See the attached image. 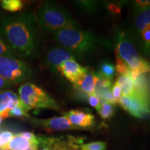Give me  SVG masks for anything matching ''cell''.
I'll use <instances>...</instances> for the list:
<instances>
[{
    "mask_svg": "<svg viewBox=\"0 0 150 150\" xmlns=\"http://www.w3.org/2000/svg\"><path fill=\"white\" fill-rule=\"evenodd\" d=\"M88 100L89 104L91 105V106L96 108L97 110H99V108L101 106V103L100 99H99V97L97 96L96 94L93 93L88 95Z\"/></svg>",
    "mask_w": 150,
    "mask_h": 150,
    "instance_id": "obj_28",
    "label": "cell"
},
{
    "mask_svg": "<svg viewBox=\"0 0 150 150\" xmlns=\"http://www.w3.org/2000/svg\"><path fill=\"white\" fill-rule=\"evenodd\" d=\"M18 95L22 102L31 108L59 109L55 100L47 92L30 82H26L19 88Z\"/></svg>",
    "mask_w": 150,
    "mask_h": 150,
    "instance_id": "obj_4",
    "label": "cell"
},
{
    "mask_svg": "<svg viewBox=\"0 0 150 150\" xmlns=\"http://www.w3.org/2000/svg\"><path fill=\"white\" fill-rule=\"evenodd\" d=\"M18 136L23 137V138H26V139L29 140V141H31L33 143H35L38 145V138L34 134L31 132H29V131H24V132H21L17 134Z\"/></svg>",
    "mask_w": 150,
    "mask_h": 150,
    "instance_id": "obj_29",
    "label": "cell"
},
{
    "mask_svg": "<svg viewBox=\"0 0 150 150\" xmlns=\"http://www.w3.org/2000/svg\"><path fill=\"white\" fill-rule=\"evenodd\" d=\"M116 82L122 90V96L129 97L134 94V84L132 79L127 75H119Z\"/></svg>",
    "mask_w": 150,
    "mask_h": 150,
    "instance_id": "obj_16",
    "label": "cell"
},
{
    "mask_svg": "<svg viewBox=\"0 0 150 150\" xmlns=\"http://www.w3.org/2000/svg\"><path fill=\"white\" fill-rule=\"evenodd\" d=\"M140 38L143 42V50L147 54H150V26L140 32Z\"/></svg>",
    "mask_w": 150,
    "mask_h": 150,
    "instance_id": "obj_23",
    "label": "cell"
},
{
    "mask_svg": "<svg viewBox=\"0 0 150 150\" xmlns=\"http://www.w3.org/2000/svg\"><path fill=\"white\" fill-rule=\"evenodd\" d=\"M137 5L136 8H144L146 7L150 6V1L147 0H140V1H136Z\"/></svg>",
    "mask_w": 150,
    "mask_h": 150,
    "instance_id": "obj_32",
    "label": "cell"
},
{
    "mask_svg": "<svg viewBox=\"0 0 150 150\" xmlns=\"http://www.w3.org/2000/svg\"><path fill=\"white\" fill-rule=\"evenodd\" d=\"M97 79H98V74L88 70L83 77L74 83V86L80 91L86 93L88 94V95H91L95 93V85Z\"/></svg>",
    "mask_w": 150,
    "mask_h": 150,
    "instance_id": "obj_13",
    "label": "cell"
},
{
    "mask_svg": "<svg viewBox=\"0 0 150 150\" xmlns=\"http://www.w3.org/2000/svg\"><path fill=\"white\" fill-rule=\"evenodd\" d=\"M31 122L36 126L42 127L47 131H59L76 129L73 126L66 115L54 117L48 119L31 120Z\"/></svg>",
    "mask_w": 150,
    "mask_h": 150,
    "instance_id": "obj_8",
    "label": "cell"
},
{
    "mask_svg": "<svg viewBox=\"0 0 150 150\" xmlns=\"http://www.w3.org/2000/svg\"><path fill=\"white\" fill-rule=\"evenodd\" d=\"M15 107H22L28 110L32 109L24 104L19 95L13 91H0V115Z\"/></svg>",
    "mask_w": 150,
    "mask_h": 150,
    "instance_id": "obj_10",
    "label": "cell"
},
{
    "mask_svg": "<svg viewBox=\"0 0 150 150\" xmlns=\"http://www.w3.org/2000/svg\"><path fill=\"white\" fill-rule=\"evenodd\" d=\"M115 70L119 75H127L130 77L131 70L127 65V63L120 57L119 55L115 52Z\"/></svg>",
    "mask_w": 150,
    "mask_h": 150,
    "instance_id": "obj_21",
    "label": "cell"
},
{
    "mask_svg": "<svg viewBox=\"0 0 150 150\" xmlns=\"http://www.w3.org/2000/svg\"><path fill=\"white\" fill-rule=\"evenodd\" d=\"M118 104L134 117H143L150 113L149 101L140 98L134 94L129 97L122 96L118 101Z\"/></svg>",
    "mask_w": 150,
    "mask_h": 150,
    "instance_id": "obj_7",
    "label": "cell"
},
{
    "mask_svg": "<svg viewBox=\"0 0 150 150\" xmlns=\"http://www.w3.org/2000/svg\"><path fill=\"white\" fill-rule=\"evenodd\" d=\"M67 150H71V149H67Z\"/></svg>",
    "mask_w": 150,
    "mask_h": 150,
    "instance_id": "obj_37",
    "label": "cell"
},
{
    "mask_svg": "<svg viewBox=\"0 0 150 150\" xmlns=\"http://www.w3.org/2000/svg\"><path fill=\"white\" fill-rule=\"evenodd\" d=\"M112 87V81L105 79L102 76H99L98 74V79H97L96 85H95V91H102L104 89H110Z\"/></svg>",
    "mask_w": 150,
    "mask_h": 150,
    "instance_id": "obj_25",
    "label": "cell"
},
{
    "mask_svg": "<svg viewBox=\"0 0 150 150\" xmlns=\"http://www.w3.org/2000/svg\"><path fill=\"white\" fill-rule=\"evenodd\" d=\"M4 10L9 12H18L24 7V3L21 0H3L0 4Z\"/></svg>",
    "mask_w": 150,
    "mask_h": 150,
    "instance_id": "obj_18",
    "label": "cell"
},
{
    "mask_svg": "<svg viewBox=\"0 0 150 150\" xmlns=\"http://www.w3.org/2000/svg\"><path fill=\"white\" fill-rule=\"evenodd\" d=\"M115 69L114 65L108 62H104L101 64L100 70H99V75L107 79L112 80V77L115 75Z\"/></svg>",
    "mask_w": 150,
    "mask_h": 150,
    "instance_id": "obj_19",
    "label": "cell"
},
{
    "mask_svg": "<svg viewBox=\"0 0 150 150\" xmlns=\"http://www.w3.org/2000/svg\"><path fill=\"white\" fill-rule=\"evenodd\" d=\"M108 9L109 11H111V12L114 13H117V14H119L121 13V10L120 8L118 7V6L115 5V4H109L108 6Z\"/></svg>",
    "mask_w": 150,
    "mask_h": 150,
    "instance_id": "obj_33",
    "label": "cell"
},
{
    "mask_svg": "<svg viewBox=\"0 0 150 150\" xmlns=\"http://www.w3.org/2000/svg\"><path fill=\"white\" fill-rule=\"evenodd\" d=\"M106 147L105 142L98 141L83 145L81 147V150H105Z\"/></svg>",
    "mask_w": 150,
    "mask_h": 150,
    "instance_id": "obj_27",
    "label": "cell"
},
{
    "mask_svg": "<svg viewBox=\"0 0 150 150\" xmlns=\"http://www.w3.org/2000/svg\"><path fill=\"white\" fill-rule=\"evenodd\" d=\"M110 90H111L112 94V95H113V97H115L116 99L119 100L120 98L122 97V90L119 84L115 81V83L113 84V86H112Z\"/></svg>",
    "mask_w": 150,
    "mask_h": 150,
    "instance_id": "obj_30",
    "label": "cell"
},
{
    "mask_svg": "<svg viewBox=\"0 0 150 150\" xmlns=\"http://www.w3.org/2000/svg\"><path fill=\"white\" fill-rule=\"evenodd\" d=\"M0 56H8L12 58H17L18 56L12 48L1 38H0Z\"/></svg>",
    "mask_w": 150,
    "mask_h": 150,
    "instance_id": "obj_22",
    "label": "cell"
},
{
    "mask_svg": "<svg viewBox=\"0 0 150 150\" xmlns=\"http://www.w3.org/2000/svg\"><path fill=\"white\" fill-rule=\"evenodd\" d=\"M149 67H150V64H149Z\"/></svg>",
    "mask_w": 150,
    "mask_h": 150,
    "instance_id": "obj_38",
    "label": "cell"
},
{
    "mask_svg": "<svg viewBox=\"0 0 150 150\" xmlns=\"http://www.w3.org/2000/svg\"><path fill=\"white\" fill-rule=\"evenodd\" d=\"M35 15L38 25L45 33H53L67 27H79L66 9L51 1L43 2Z\"/></svg>",
    "mask_w": 150,
    "mask_h": 150,
    "instance_id": "obj_3",
    "label": "cell"
},
{
    "mask_svg": "<svg viewBox=\"0 0 150 150\" xmlns=\"http://www.w3.org/2000/svg\"><path fill=\"white\" fill-rule=\"evenodd\" d=\"M53 37L63 49L73 56H81L91 53L96 47L98 40L91 31H83L79 27H67L52 33Z\"/></svg>",
    "mask_w": 150,
    "mask_h": 150,
    "instance_id": "obj_2",
    "label": "cell"
},
{
    "mask_svg": "<svg viewBox=\"0 0 150 150\" xmlns=\"http://www.w3.org/2000/svg\"><path fill=\"white\" fill-rule=\"evenodd\" d=\"M14 134L8 130L0 131V149H4L11 139L14 137Z\"/></svg>",
    "mask_w": 150,
    "mask_h": 150,
    "instance_id": "obj_24",
    "label": "cell"
},
{
    "mask_svg": "<svg viewBox=\"0 0 150 150\" xmlns=\"http://www.w3.org/2000/svg\"><path fill=\"white\" fill-rule=\"evenodd\" d=\"M115 52L127 63L131 70H137L140 72V67L144 59L140 57L134 45L125 32L117 35Z\"/></svg>",
    "mask_w": 150,
    "mask_h": 150,
    "instance_id": "obj_6",
    "label": "cell"
},
{
    "mask_svg": "<svg viewBox=\"0 0 150 150\" xmlns=\"http://www.w3.org/2000/svg\"><path fill=\"white\" fill-rule=\"evenodd\" d=\"M74 59V56L70 52L63 48L54 47L50 49L47 54V63L52 67V69H56L61 64L69 60Z\"/></svg>",
    "mask_w": 150,
    "mask_h": 150,
    "instance_id": "obj_12",
    "label": "cell"
},
{
    "mask_svg": "<svg viewBox=\"0 0 150 150\" xmlns=\"http://www.w3.org/2000/svg\"><path fill=\"white\" fill-rule=\"evenodd\" d=\"M33 142L23 137L15 135L8 144L4 147V150H26Z\"/></svg>",
    "mask_w": 150,
    "mask_h": 150,
    "instance_id": "obj_17",
    "label": "cell"
},
{
    "mask_svg": "<svg viewBox=\"0 0 150 150\" xmlns=\"http://www.w3.org/2000/svg\"><path fill=\"white\" fill-rule=\"evenodd\" d=\"M28 110L26 108L22 107H15L12 109L9 110L8 112V117H29V114H28Z\"/></svg>",
    "mask_w": 150,
    "mask_h": 150,
    "instance_id": "obj_26",
    "label": "cell"
},
{
    "mask_svg": "<svg viewBox=\"0 0 150 150\" xmlns=\"http://www.w3.org/2000/svg\"><path fill=\"white\" fill-rule=\"evenodd\" d=\"M0 150H4V149H0Z\"/></svg>",
    "mask_w": 150,
    "mask_h": 150,
    "instance_id": "obj_36",
    "label": "cell"
},
{
    "mask_svg": "<svg viewBox=\"0 0 150 150\" xmlns=\"http://www.w3.org/2000/svg\"><path fill=\"white\" fill-rule=\"evenodd\" d=\"M0 4H1V1H0Z\"/></svg>",
    "mask_w": 150,
    "mask_h": 150,
    "instance_id": "obj_39",
    "label": "cell"
},
{
    "mask_svg": "<svg viewBox=\"0 0 150 150\" xmlns=\"http://www.w3.org/2000/svg\"><path fill=\"white\" fill-rule=\"evenodd\" d=\"M134 95L149 102L150 86L146 75L140 74L134 81Z\"/></svg>",
    "mask_w": 150,
    "mask_h": 150,
    "instance_id": "obj_14",
    "label": "cell"
},
{
    "mask_svg": "<svg viewBox=\"0 0 150 150\" xmlns=\"http://www.w3.org/2000/svg\"><path fill=\"white\" fill-rule=\"evenodd\" d=\"M99 115L103 119H109L114 114L115 108L113 105L108 102H103L99 110H97Z\"/></svg>",
    "mask_w": 150,
    "mask_h": 150,
    "instance_id": "obj_20",
    "label": "cell"
},
{
    "mask_svg": "<svg viewBox=\"0 0 150 150\" xmlns=\"http://www.w3.org/2000/svg\"><path fill=\"white\" fill-rule=\"evenodd\" d=\"M73 126L78 128H90L95 124L93 115L81 110H72L65 115Z\"/></svg>",
    "mask_w": 150,
    "mask_h": 150,
    "instance_id": "obj_11",
    "label": "cell"
},
{
    "mask_svg": "<svg viewBox=\"0 0 150 150\" xmlns=\"http://www.w3.org/2000/svg\"><path fill=\"white\" fill-rule=\"evenodd\" d=\"M38 150H52L47 147H44V146H41V148Z\"/></svg>",
    "mask_w": 150,
    "mask_h": 150,
    "instance_id": "obj_34",
    "label": "cell"
},
{
    "mask_svg": "<svg viewBox=\"0 0 150 150\" xmlns=\"http://www.w3.org/2000/svg\"><path fill=\"white\" fill-rule=\"evenodd\" d=\"M0 76L13 84L24 83L32 76V71L25 62L18 58L0 56Z\"/></svg>",
    "mask_w": 150,
    "mask_h": 150,
    "instance_id": "obj_5",
    "label": "cell"
},
{
    "mask_svg": "<svg viewBox=\"0 0 150 150\" xmlns=\"http://www.w3.org/2000/svg\"><path fill=\"white\" fill-rule=\"evenodd\" d=\"M135 28L138 33L150 26V6L144 8H136Z\"/></svg>",
    "mask_w": 150,
    "mask_h": 150,
    "instance_id": "obj_15",
    "label": "cell"
},
{
    "mask_svg": "<svg viewBox=\"0 0 150 150\" xmlns=\"http://www.w3.org/2000/svg\"><path fill=\"white\" fill-rule=\"evenodd\" d=\"M56 70L61 72L62 75L72 83H75L83 77L88 70L81 66L74 59H72L64 62L56 68Z\"/></svg>",
    "mask_w": 150,
    "mask_h": 150,
    "instance_id": "obj_9",
    "label": "cell"
},
{
    "mask_svg": "<svg viewBox=\"0 0 150 150\" xmlns=\"http://www.w3.org/2000/svg\"><path fill=\"white\" fill-rule=\"evenodd\" d=\"M37 21L30 11L5 16L0 18V38L17 55L32 57L37 45Z\"/></svg>",
    "mask_w": 150,
    "mask_h": 150,
    "instance_id": "obj_1",
    "label": "cell"
},
{
    "mask_svg": "<svg viewBox=\"0 0 150 150\" xmlns=\"http://www.w3.org/2000/svg\"><path fill=\"white\" fill-rule=\"evenodd\" d=\"M11 86H12V84L10 82L0 76V91H6V89L8 88Z\"/></svg>",
    "mask_w": 150,
    "mask_h": 150,
    "instance_id": "obj_31",
    "label": "cell"
},
{
    "mask_svg": "<svg viewBox=\"0 0 150 150\" xmlns=\"http://www.w3.org/2000/svg\"><path fill=\"white\" fill-rule=\"evenodd\" d=\"M3 120H4V118H3L2 117H1V115H0V125H1V124L2 123Z\"/></svg>",
    "mask_w": 150,
    "mask_h": 150,
    "instance_id": "obj_35",
    "label": "cell"
}]
</instances>
